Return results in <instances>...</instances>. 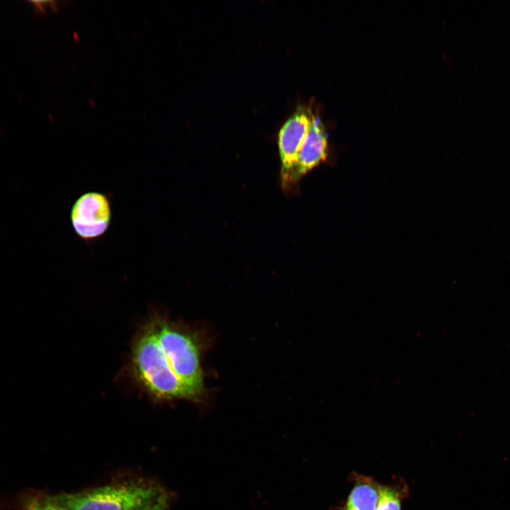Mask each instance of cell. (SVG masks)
I'll return each mask as SVG.
<instances>
[{
    "instance_id": "cell-1",
    "label": "cell",
    "mask_w": 510,
    "mask_h": 510,
    "mask_svg": "<svg viewBox=\"0 0 510 510\" xmlns=\"http://www.w3.org/2000/svg\"><path fill=\"white\" fill-rule=\"evenodd\" d=\"M204 340L198 329L152 311L131 341L126 365L131 382L153 402L201 403L206 393Z\"/></svg>"
},
{
    "instance_id": "cell-2",
    "label": "cell",
    "mask_w": 510,
    "mask_h": 510,
    "mask_svg": "<svg viewBox=\"0 0 510 510\" xmlns=\"http://www.w3.org/2000/svg\"><path fill=\"white\" fill-rule=\"evenodd\" d=\"M165 492L166 490L159 483L140 479L55 495L69 510H140L154 503Z\"/></svg>"
},
{
    "instance_id": "cell-3",
    "label": "cell",
    "mask_w": 510,
    "mask_h": 510,
    "mask_svg": "<svg viewBox=\"0 0 510 510\" xmlns=\"http://www.w3.org/2000/svg\"><path fill=\"white\" fill-rule=\"evenodd\" d=\"M112 217L110 200L97 191L81 194L70 210V222L74 233L85 242L101 237L108 230Z\"/></svg>"
},
{
    "instance_id": "cell-4",
    "label": "cell",
    "mask_w": 510,
    "mask_h": 510,
    "mask_svg": "<svg viewBox=\"0 0 510 510\" xmlns=\"http://www.w3.org/2000/svg\"><path fill=\"white\" fill-rule=\"evenodd\" d=\"M310 108L300 106L288 118L278 133L281 183L285 191L293 188L292 176L298 154L313 117Z\"/></svg>"
},
{
    "instance_id": "cell-5",
    "label": "cell",
    "mask_w": 510,
    "mask_h": 510,
    "mask_svg": "<svg viewBox=\"0 0 510 510\" xmlns=\"http://www.w3.org/2000/svg\"><path fill=\"white\" fill-rule=\"evenodd\" d=\"M327 155V135L320 119L313 115L307 133L298 154L292 176V185L322 162Z\"/></svg>"
},
{
    "instance_id": "cell-6",
    "label": "cell",
    "mask_w": 510,
    "mask_h": 510,
    "mask_svg": "<svg viewBox=\"0 0 510 510\" xmlns=\"http://www.w3.org/2000/svg\"><path fill=\"white\" fill-rule=\"evenodd\" d=\"M353 486L341 510H375L380 483L370 476L353 472Z\"/></svg>"
},
{
    "instance_id": "cell-7",
    "label": "cell",
    "mask_w": 510,
    "mask_h": 510,
    "mask_svg": "<svg viewBox=\"0 0 510 510\" xmlns=\"http://www.w3.org/2000/svg\"><path fill=\"white\" fill-rule=\"evenodd\" d=\"M408 494V486L404 482L392 484L380 483L375 510H402V500Z\"/></svg>"
},
{
    "instance_id": "cell-8",
    "label": "cell",
    "mask_w": 510,
    "mask_h": 510,
    "mask_svg": "<svg viewBox=\"0 0 510 510\" xmlns=\"http://www.w3.org/2000/svg\"><path fill=\"white\" fill-rule=\"evenodd\" d=\"M19 506V510H69L57 499L55 494L42 492L24 495Z\"/></svg>"
},
{
    "instance_id": "cell-9",
    "label": "cell",
    "mask_w": 510,
    "mask_h": 510,
    "mask_svg": "<svg viewBox=\"0 0 510 510\" xmlns=\"http://www.w3.org/2000/svg\"><path fill=\"white\" fill-rule=\"evenodd\" d=\"M171 502V496L169 492H165L152 504L140 510H168Z\"/></svg>"
}]
</instances>
